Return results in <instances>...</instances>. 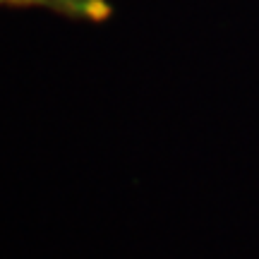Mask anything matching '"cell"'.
I'll use <instances>...</instances> for the list:
<instances>
[{"instance_id":"1","label":"cell","mask_w":259,"mask_h":259,"mask_svg":"<svg viewBox=\"0 0 259 259\" xmlns=\"http://www.w3.org/2000/svg\"><path fill=\"white\" fill-rule=\"evenodd\" d=\"M0 8H38L84 22H103L113 12L108 0H0Z\"/></svg>"}]
</instances>
